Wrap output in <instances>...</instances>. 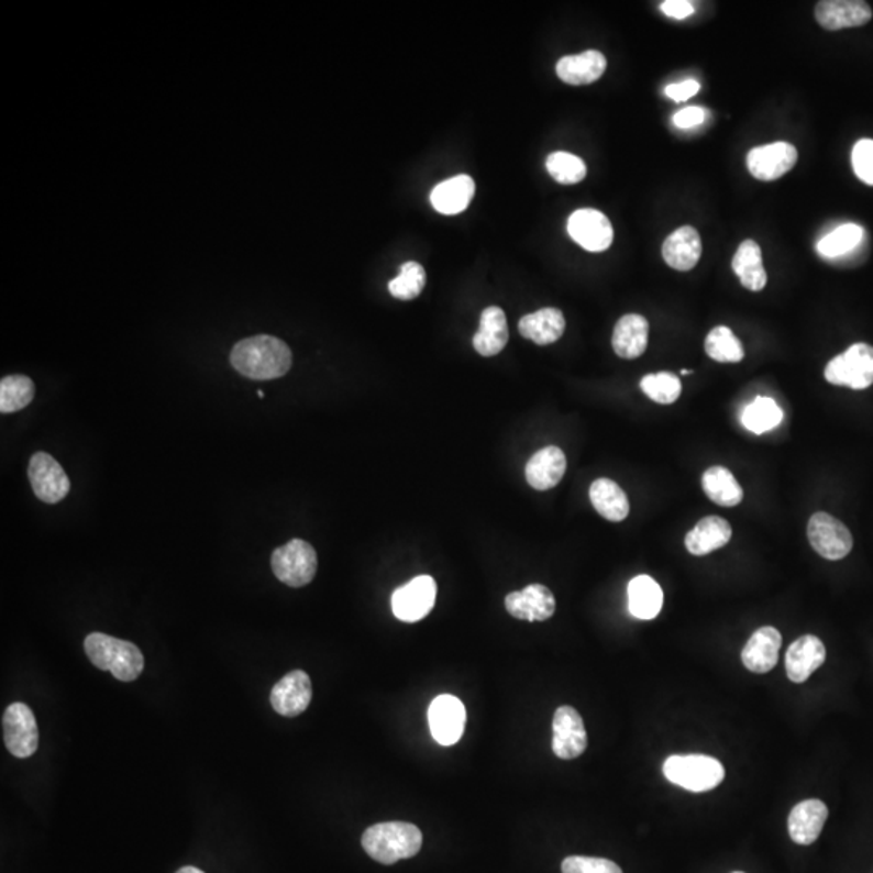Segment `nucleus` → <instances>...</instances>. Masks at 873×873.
<instances>
[{"label":"nucleus","mask_w":873,"mask_h":873,"mask_svg":"<svg viewBox=\"0 0 873 873\" xmlns=\"http://www.w3.org/2000/svg\"><path fill=\"white\" fill-rule=\"evenodd\" d=\"M233 369L253 380H273L291 369L294 356L287 343L273 335L242 340L230 353Z\"/></svg>","instance_id":"1"},{"label":"nucleus","mask_w":873,"mask_h":873,"mask_svg":"<svg viewBox=\"0 0 873 873\" xmlns=\"http://www.w3.org/2000/svg\"><path fill=\"white\" fill-rule=\"evenodd\" d=\"M361 844L374 861L391 865L401 859L415 858L421 851L422 833L407 821H385L367 828Z\"/></svg>","instance_id":"2"},{"label":"nucleus","mask_w":873,"mask_h":873,"mask_svg":"<svg viewBox=\"0 0 873 873\" xmlns=\"http://www.w3.org/2000/svg\"><path fill=\"white\" fill-rule=\"evenodd\" d=\"M85 651L92 665L112 673L119 682H135L144 668V656L135 644L102 632H91L85 639Z\"/></svg>","instance_id":"3"},{"label":"nucleus","mask_w":873,"mask_h":873,"mask_svg":"<svg viewBox=\"0 0 873 873\" xmlns=\"http://www.w3.org/2000/svg\"><path fill=\"white\" fill-rule=\"evenodd\" d=\"M663 773L673 785L693 793L710 792L725 780L723 765L700 754L672 755L663 764Z\"/></svg>","instance_id":"4"},{"label":"nucleus","mask_w":873,"mask_h":873,"mask_svg":"<svg viewBox=\"0 0 873 873\" xmlns=\"http://www.w3.org/2000/svg\"><path fill=\"white\" fill-rule=\"evenodd\" d=\"M270 565L278 581L290 587H302L318 573V553L309 542L291 539L274 550Z\"/></svg>","instance_id":"5"},{"label":"nucleus","mask_w":873,"mask_h":873,"mask_svg":"<svg viewBox=\"0 0 873 873\" xmlns=\"http://www.w3.org/2000/svg\"><path fill=\"white\" fill-rule=\"evenodd\" d=\"M825 379L831 385L865 390L873 384V346L855 343L825 367Z\"/></svg>","instance_id":"6"},{"label":"nucleus","mask_w":873,"mask_h":873,"mask_svg":"<svg viewBox=\"0 0 873 873\" xmlns=\"http://www.w3.org/2000/svg\"><path fill=\"white\" fill-rule=\"evenodd\" d=\"M807 539L813 549L827 560H841L849 555L854 545L851 531L831 515L814 513L807 524Z\"/></svg>","instance_id":"7"},{"label":"nucleus","mask_w":873,"mask_h":873,"mask_svg":"<svg viewBox=\"0 0 873 873\" xmlns=\"http://www.w3.org/2000/svg\"><path fill=\"white\" fill-rule=\"evenodd\" d=\"M27 477L34 494L44 504H58L70 491V479L60 463L46 452L31 456Z\"/></svg>","instance_id":"8"},{"label":"nucleus","mask_w":873,"mask_h":873,"mask_svg":"<svg viewBox=\"0 0 873 873\" xmlns=\"http://www.w3.org/2000/svg\"><path fill=\"white\" fill-rule=\"evenodd\" d=\"M3 742L10 754L19 759L31 758L40 742L36 718L33 710L23 703H15L5 710L2 718Z\"/></svg>","instance_id":"9"},{"label":"nucleus","mask_w":873,"mask_h":873,"mask_svg":"<svg viewBox=\"0 0 873 873\" xmlns=\"http://www.w3.org/2000/svg\"><path fill=\"white\" fill-rule=\"evenodd\" d=\"M436 599L434 577L418 576L405 586L398 587L391 596L395 617L405 623H416L431 614Z\"/></svg>","instance_id":"10"},{"label":"nucleus","mask_w":873,"mask_h":873,"mask_svg":"<svg viewBox=\"0 0 873 873\" xmlns=\"http://www.w3.org/2000/svg\"><path fill=\"white\" fill-rule=\"evenodd\" d=\"M570 236L590 253H601L614 243V226L607 216L596 209H579L568 219Z\"/></svg>","instance_id":"11"},{"label":"nucleus","mask_w":873,"mask_h":873,"mask_svg":"<svg viewBox=\"0 0 873 873\" xmlns=\"http://www.w3.org/2000/svg\"><path fill=\"white\" fill-rule=\"evenodd\" d=\"M466 725V710L458 697L443 694L429 707V727L432 737L442 745H453L462 739Z\"/></svg>","instance_id":"12"},{"label":"nucleus","mask_w":873,"mask_h":873,"mask_svg":"<svg viewBox=\"0 0 873 873\" xmlns=\"http://www.w3.org/2000/svg\"><path fill=\"white\" fill-rule=\"evenodd\" d=\"M553 752L563 761L579 758L587 749V733L583 718L573 707L563 706L553 717Z\"/></svg>","instance_id":"13"},{"label":"nucleus","mask_w":873,"mask_h":873,"mask_svg":"<svg viewBox=\"0 0 873 873\" xmlns=\"http://www.w3.org/2000/svg\"><path fill=\"white\" fill-rule=\"evenodd\" d=\"M797 163V150L793 144L778 141L766 146L754 147L748 154V168L752 177L773 181L793 170Z\"/></svg>","instance_id":"14"},{"label":"nucleus","mask_w":873,"mask_h":873,"mask_svg":"<svg viewBox=\"0 0 873 873\" xmlns=\"http://www.w3.org/2000/svg\"><path fill=\"white\" fill-rule=\"evenodd\" d=\"M312 699V684L308 673L294 670L275 684L270 704L278 715L298 717L308 709Z\"/></svg>","instance_id":"15"},{"label":"nucleus","mask_w":873,"mask_h":873,"mask_svg":"<svg viewBox=\"0 0 873 873\" xmlns=\"http://www.w3.org/2000/svg\"><path fill=\"white\" fill-rule=\"evenodd\" d=\"M505 607L517 620L545 621L555 614L556 604L549 587L531 584L519 593L508 594Z\"/></svg>","instance_id":"16"},{"label":"nucleus","mask_w":873,"mask_h":873,"mask_svg":"<svg viewBox=\"0 0 873 873\" xmlns=\"http://www.w3.org/2000/svg\"><path fill=\"white\" fill-rule=\"evenodd\" d=\"M816 19L828 31L868 25L872 9L862 0H821L816 7Z\"/></svg>","instance_id":"17"},{"label":"nucleus","mask_w":873,"mask_h":873,"mask_svg":"<svg viewBox=\"0 0 873 873\" xmlns=\"http://www.w3.org/2000/svg\"><path fill=\"white\" fill-rule=\"evenodd\" d=\"M827 659L824 642L817 636L807 634L794 641L786 652V673L793 683H804Z\"/></svg>","instance_id":"18"},{"label":"nucleus","mask_w":873,"mask_h":873,"mask_svg":"<svg viewBox=\"0 0 873 873\" xmlns=\"http://www.w3.org/2000/svg\"><path fill=\"white\" fill-rule=\"evenodd\" d=\"M663 259L672 269H694L703 256V240L694 226L684 225L672 233L662 246Z\"/></svg>","instance_id":"19"},{"label":"nucleus","mask_w":873,"mask_h":873,"mask_svg":"<svg viewBox=\"0 0 873 873\" xmlns=\"http://www.w3.org/2000/svg\"><path fill=\"white\" fill-rule=\"evenodd\" d=\"M782 634L778 629L764 627L758 629L749 639L748 644L742 649V663L752 673H769L778 663L780 648H782Z\"/></svg>","instance_id":"20"},{"label":"nucleus","mask_w":873,"mask_h":873,"mask_svg":"<svg viewBox=\"0 0 873 873\" xmlns=\"http://www.w3.org/2000/svg\"><path fill=\"white\" fill-rule=\"evenodd\" d=\"M828 819V807L819 799H807L797 804L789 814L788 830L794 843L809 847L819 840L825 821Z\"/></svg>","instance_id":"21"},{"label":"nucleus","mask_w":873,"mask_h":873,"mask_svg":"<svg viewBox=\"0 0 873 873\" xmlns=\"http://www.w3.org/2000/svg\"><path fill=\"white\" fill-rule=\"evenodd\" d=\"M566 473V456L559 446L539 450L526 464V479L535 490H549L559 486Z\"/></svg>","instance_id":"22"},{"label":"nucleus","mask_w":873,"mask_h":873,"mask_svg":"<svg viewBox=\"0 0 873 873\" xmlns=\"http://www.w3.org/2000/svg\"><path fill=\"white\" fill-rule=\"evenodd\" d=\"M733 529L727 519L707 517L700 519L684 538V545L690 555L704 556L721 549L731 541Z\"/></svg>","instance_id":"23"},{"label":"nucleus","mask_w":873,"mask_h":873,"mask_svg":"<svg viewBox=\"0 0 873 873\" xmlns=\"http://www.w3.org/2000/svg\"><path fill=\"white\" fill-rule=\"evenodd\" d=\"M605 70H607V58L599 51L566 55L556 64V75L560 80L572 86L590 85L600 80Z\"/></svg>","instance_id":"24"},{"label":"nucleus","mask_w":873,"mask_h":873,"mask_svg":"<svg viewBox=\"0 0 873 873\" xmlns=\"http://www.w3.org/2000/svg\"><path fill=\"white\" fill-rule=\"evenodd\" d=\"M518 329L524 339L532 340L535 345H552L565 333V316L556 308L539 309L524 316L519 321Z\"/></svg>","instance_id":"25"},{"label":"nucleus","mask_w":873,"mask_h":873,"mask_svg":"<svg viewBox=\"0 0 873 873\" xmlns=\"http://www.w3.org/2000/svg\"><path fill=\"white\" fill-rule=\"evenodd\" d=\"M649 342L648 319L639 314H627L617 322L614 330L615 353L623 360H636L644 355Z\"/></svg>","instance_id":"26"},{"label":"nucleus","mask_w":873,"mask_h":873,"mask_svg":"<svg viewBox=\"0 0 873 873\" xmlns=\"http://www.w3.org/2000/svg\"><path fill=\"white\" fill-rule=\"evenodd\" d=\"M508 322L504 309L489 306L480 314L479 330L473 339L474 349L480 356H495L507 346Z\"/></svg>","instance_id":"27"},{"label":"nucleus","mask_w":873,"mask_h":873,"mask_svg":"<svg viewBox=\"0 0 873 873\" xmlns=\"http://www.w3.org/2000/svg\"><path fill=\"white\" fill-rule=\"evenodd\" d=\"M476 192V185L469 175H456L436 185L431 192V202L435 211L443 216H456L466 211Z\"/></svg>","instance_id":"28"},{"label":"nucleus","mask_w":873,"mask_h":873,"mask_svg":"<svg viewBox=\"0 0 873 873\" xmlns=\"http://www.w3.org/2000/svg\"><path fill=\"white\" fill-rule=\"evenodd\" d=\"M731 266L741 280L742 287L748 288L749 291H762L766 287L762 250L754 240H744L739 245Z\"/></svg>","instance_id":"29"},{"label":"nucleus","mask_w":873,"mask_h":873,"mask_svg":"<svg viewBox=\"0 0 873 873\" xmlns=\"http://www.w3.org/2000/svg\"><path fill=\"white\" fill-rule=\"evenodd\" d=\"M629 611L639 620H654L662 611V587L651 576L634 577L628 586Z\"/></svg>","instance_id":"30"},{"label":"nucleus","mask_w":873,"mask_h":873,"mask_svg":"<svg viewBox=\"0 0 873 873\" xmlns=\"http://www.w3.org/2000/svg\"><path fill=\"white\" fill-rule=\"evenodd\" d=\"M590 501L597 513L608 521L620 522L628 518L629 500L625 490L607 477L594 480L589 489Z\"/></svg>","instance_id":"31"},{"label":"nucleus","mask_w":873,"mask_h":873,"mask_svg":"<svg viewBox=\"0 0 873 873\" xmlns=\"http://www.w3.org/2000/svg\"><path fill=\"white\" fill-rule=\"evenodd\" d=\"M703 489L714 504L720 507H737L744 498L737 477L723 466H711L704 473Z\"/></svg>","instance_id":"32"},{"label":"nucleus","mask_w":873,"mask_h":873,"mask_svg":"<svg viewBox=\"0 0 873 873\" xmlns=\"http://www.w3.org/2000/svg\"><path fill=\"white\" fill-rule=\"evenodd\" d=\"M864 236L865 232L861 225H858V223H844V225H840L833 232L825 235L817 243V251H819L820 256L828 257V259H837V257L847 256V254L858 250Z\"/></svg>","instance_id":"33"},{"label":"nucleus","mask_w":873,"mask_h":873,"mask_svg":"<svg viewBox=\"0 0 873 873\" xmlns=\"http://www.w3.org/2000/svg\"><path fill=\"white\" fill-rule=\"evenodd\" d=\"M783 421V410L773 398L758 397L744 412H742V424L752 434H765L772 429L778 428Z\"/></svg>","instance_id":"34"},{"label":"nucleus","mask_w":873,"mask_h":873,"mask_svg":"<svg viewBox=\"0 0 873 873\" xmlns=\"http://www.w3.org/2000/svg\"><path fill=\"white\" fill-rule=\"evenodd\" d=\"M34 400V383L22 374L3 377L0 380V411L3 415L25 410Z\"/></svg>","instance_id":"35"},{"label":"nucleus","mask_w":873,"mask_h":873,"mask_svg":"<svg viewBox=\"0 0 873 873\" xmlns=\"http://www.w3.org/2000/svg\"><path fill=\"white\" fill-rule=\"evenodd\" d=\"M706 353L717 363H741L744 349L731 329L715 328L706 339Z\"/></svg>","instance_id":"36"},{"label":"nucleus","mask_w":873,"mask_h":873,"mask_svg":"<svg viewBox=\"0 0 873 873\" xmlns=\"http://www.w3.org/2000/svg\"><path fill=\"white\" fill-rule=\"evenodd\" d=\"M545 165L553 180L562 185H576L586 178L587 167L584 161L565 151L550 154Z\"/></svg>","instance_id":"37"},{"label":"nucleus","mask_w":873,"mask_h":873,"mask_svg":"<svg viewBox=\"0 0 873 873\" xmlns=\"http://www.w3.org/2000/svg\"><path fill=\"white\" fill-rule=\"evenodd\" d=\"M426 287V270L421 264L405 263L401 273L388 284L391 297L397 300L410 301L418 298Z\"/></svg>","instance_id":"38"},{"label":"nucleus","mask_w":873,"mask_h":873,"mask_svg":"<svg viewBox=\"0 0 873 873\" xmlns=\"http://www.w3.org/2000/svg\"><path fill=\"white\" fill-rule=\"evenodd\" d=\"M641 390L655 404L672 405L678 400L683 387L675 374L656 373L641 380Z\"/></svg>","instance_id":"39"},{"label":"nucleus","mask_w":873,"mask_h":873,"mask_svg":"<svg viewBox=\"0 0 873 873\" xmlns=\"http://www.w3.org/2000/svg\"><path fill=\"white\" fill-rule=\"evenodd\" d=\"M562 873H623V871L620 865L608 859L572 855L563 861Z\"/></svg>","instance_id":"40"},{"label":"nucleus","mask_w":873,"mask_h":873,"mask_svg":"<svg viewBox=\"0 0 873 873\" xmlns=\"http://www.w3.org/2000/svg\"><path fill=\"white\" fill-rule=\"evenodd\" d=\"M852 168L859 180L873 187V140H861L852 150Z\"/></svg>","instance_id":"41"},{"label":"nucleus","mask_w":873,"mask_h":873,"mask_svg":"<svg viewBox=\"0 0 873 873\" xmlns=\"http://www.w3.org/2000/svg\"><path fill=\"white\" fill-rule=\"evenodd\" d=\"M699 91L700 85L694 80L675 82V85H668L665 88V95L675 102L687 101V99L693 98V96H696Z\"/></svg>","instance_id":"42"},{"label":"nucleus","mask_w":873,"mask_h":873,"mask_svg":"<svg viewBox=\"0 0 873 873\" xmlns=\"http://www.w3.org/2000/svg\"><path fill=\"white\" fill-rule=\"evenodd\" d=\"M704 120H706V112L700 108L683 109L673 117V123L678 129H693V126L700 125Z\"/></svg>","instance_id":"43"},{"label":"nucleus","mask_w":873,"mask_h":873,"mask_svg":"<svg viewBox=\"0 0 873 873\" xmlns=\"http://www.w3.org/2000/svg\"><path fill=\"white\" fill-rule=\"evenodd\" d=\"M660 10L670 19L684 20L693 15L694 5L687 0H665L660 3Z\"/></svg>","instance_id":"44"},{"label":"nucleus","mask_w":873,"mask_h":873,"mask_svg":"<svg viewBox=\"0 0 873 873\" xmlns=\"http://www.w3.org/2000/svg\"><path fill=\"white\" fill-rule=\"evenodd\" d=\"M177 873H205V872L199 871V869L191 868V865H188V868L180 869V871H178Z\"/></svg>","instance_id":"45"},{"label":"nucleus","mask_w":873,"mask_h":873,"mask_svg":"<svg viewBox=\"0 0 873 873\" xmlns=\"http://www.w3.org/2000/svg\"><path fill=\"white\" fill-rule=\"evenodd\" d=\"M682 374H683V376H690V374H693V371H689V369H683V371H682Z\"/></svg>","instance_id":"46"},{"label":"nucleus","mask_w":873,"mask_h":873,"mask_svg":"<svg viewBox=\"0 0 873 873\" xmlns=\"http://www.w3.org/2000/svg\"><path fill=\"white\" fill-rule=\"evenodd\" d=\"M257 395H259V398H264L263 390L257 391Z\"/></svg>","instance_id":"47"},{"label":"nucleus","mask_w":873,"mask_h":873,"mask_svg":"<svg viewBox=\"0 0 873 873\" xmlns=\"http://www.w3.org/2000/svg\"><path fill=\"white\" fill-rule=\"evenodd\" d=\"M739 873V872H738Z\"/></svg>","instance_id":"48"}]
</instances>
